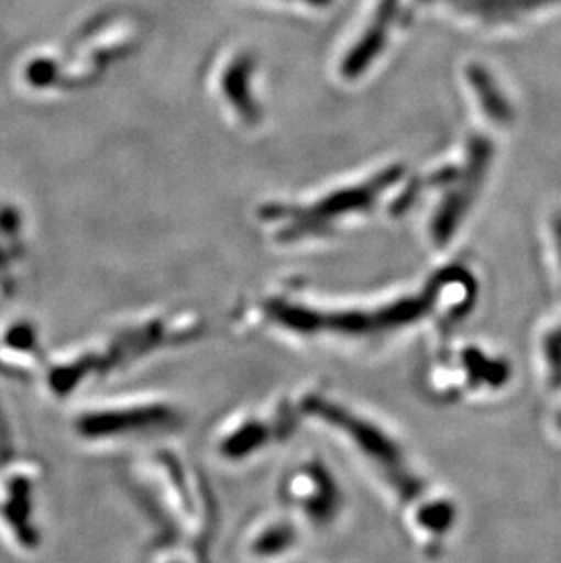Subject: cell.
Wrapping results in <instances>:
<instances>
[{"label":"cell","instance_id":"6da1fadb","mask_svg":"<svg viewBox=\"0 0 561 563\" xmlns=\"http://www.w3.org/2000/svg\"><path fill=\"white\" fill-rule=\"evenodd\" d=\"M48 356V345L35 319L10 316L0 321V376L15 383L41 379Z\"/></svg>","mask_w":561,"mask_h":563},{"label":"cell","instance_id":"7a4b0ae2","mask_svg":"<svg viewBox=\"0 0 561 563\" xmlns=\"http://www.w3.org/2000/svg\"><path fill=\"white\" fill-rule=\"evenodd\" d=\"M35 456L22 451L21 440L4 405L0 404V501L4 500L16 479L26 473Z\"/></svg>","mask_w":561,"mask_h":563},{"label":"cell","instance_id":"3957f363","mask_svg":"<svg viewBox=\"0 0 561 563\" xmlns=\"http://www.w3.org/2000/svg\"><path fill=\"white\" fill-rule=\"evenodd\" d=\"M554 234H557V240L560 241V252H561V218H558L554 221Z\"/></svg>","mask_w":561,"mask_h":563}]
</instances>
